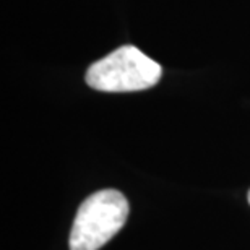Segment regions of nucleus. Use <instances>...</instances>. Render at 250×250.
I'll use <instances>...</instances> for the list:
<instances>
[{"label":"nucleus","mask_w":250,"mask_h":250,"mask_svg":"<svg viewBox=\"0 0 250 250\" xmlns=\"http://www.w3.org/2000/svg\"><path fill=\"white\" fill-rule=\"evenodd\" d=\"M163 67L135 46H122L88 68V86L103 93L143 91L154 86Z\"/></svg>","instance_id":"obj_1"},{"label":"nucleus","mask_w":250,"mask_h":250,"mask_svg":"<svg viewBox=\"0 0 250 250\" xmlns=\"http://www.w3.org/2000/svg\"><path fill=\"white\" fill-rule=\"evenodd\" d=\"M128 202L119 190L106 188L80 205L70 231V250H99L124 228Z\"/></svg>","instance_id":"obj_2"},{"label":"nucleus","mask_w":250,"mask_h":250,"mask_svg":"<svg viewBox=\"0 0 250 250\" xmlns=\"http://www.w3.org/2000/svg\"><path fill=\"white\" fill-rule=\"evenodd\" d=\"M249 203H250V190H249Z\"/></svg>","instance_id":"obj_3"}]
</instances>
